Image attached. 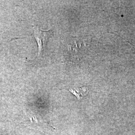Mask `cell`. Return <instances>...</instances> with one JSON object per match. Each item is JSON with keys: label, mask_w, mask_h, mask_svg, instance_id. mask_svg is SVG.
Segmentation results:
<instances>
[{"label": "cell", "mask_w": 135, "mask_h": 135, "mask_svg": "<svg viewBox=\"0 0 135 135\" xmlns=\"http://www.w3.org/2000/svg\"><path fill=\"white\" fill-rule=\"evenodd\" d=\"M53 35L52 30L44 31L38 26L33 27V36L36 39L38 47V57H41L45 51L49 39Z\"/></svg>", "instance_id": "cell-1"}, {"label": "cell", "mask_w": 135, "mask_h": 135, "mask_svg": "<svg viewBox=\"0 0 135 135\" xmlns=\"http://www.w3.org/2000/svg\"><path fill=\"white\" fill-rule=\"evenodd\" d=\"M67 90L71 92L79 100L87 96L89 93V88L87 87H75Z\"/></svg>", "instance_id": "cell-2"}]
</instances>
